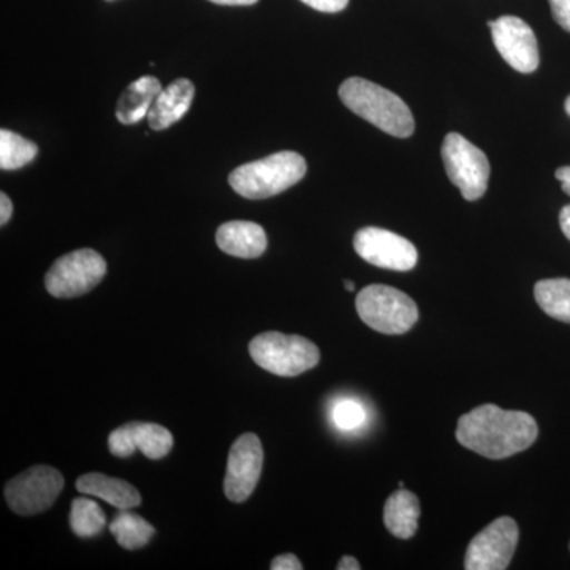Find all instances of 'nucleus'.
<instances>
[{"label": "nucleus", "mask_w": 570, "mask_h": 570, "mask_svg": "<svg viewBox=\"0 0 570 570\" xmlns=\"http://www.w3.org/2000/svg\"><path fill=\"white\" fill-rule=\"evenodd\" d=\"M249 354L258 366L281 377L299 376L321 362V351L313 341L277 332L255 336Z\"/></svg>", "instance_id": "20e7f679"}, {"label": "nucleus", "mask_w": 570, "mask_h": 570, "mask_svg": "<svg viewBox=\"0 0 570 570\" xmlns=\"http://www.w3.org/2000/svg\"><path fill=\"white\" fill-rule=\"evenodd\" d=\"M70 527L78 538H96L107 527V515L92 499L77 498L71 504Z\"/></svg>", "instance_id": "412c9836"}, {"label": "nucleus", "mask_w": 570, "mask_h": 570, "mask_svg": "<svg viewBox=\"0 0 570 570\" xmlns=\"http://www.w3.org/2000/svg\"><path fill=\"white\" fill-rule=\"evenodd\" d=\"M108 449L118 459H129L130 455H134L137 445H135L132 431H130L127 423L111 431L110 436H108Z\"/></svg>", "instance_id": "b1692460"}, {"label": "nucleus", "mask_w": 570, "mask_h": 570, "mask_svg": "<svg viewBox=\"0 0 570 570\" xmlns=\"http://www.w3.org/2000/svg\"><path fill=\"white\" fill-rule=\"evenodd\" d=\"M554 21L570 32V0H549Z\"/></svg>", "instance_id": "393cba45"}, {"label": "nucleus", "mask_w": 570, "mask_h": 570, "mask_svg": "<svg viewBox=\"0 0 570 570\" xmlns=\"http://www.w3.org/2000/svg\"><path fill=\"white\" fill-rule=\"evenodd\" d=\"M441 153L449 179L459 187L464 200L482 198L489 189L491 175L485 153L455 132L444 138Z\"/></svg>", "instance_id": "423d86ee"}, {"label": "nucleus", "mask_w": 570, "mask_h": 570, "mask_svg": "<svg viewBox=\"0 0 570 570\" xmlns=\"http://www.w3.org/2000/svg\"><path fill=\"white\" fill-rule=\"evenodd\" d=\"M195 97L194 82L187 78H179L163 89L157 96L151 111L148 115L149 127L153 130H165L174 124L181 121Z\"/></svg>", "instance_id": "4468645a"}, {"label": "nucleus", "mask_w": 570, "mask_h": 570, "mask_svg": "<svg viewBox=\"0 0 570 570\" xmlns=\"http://www.w3.org/2000/svg\"><path fill=\"white\" fill-rule=\"evenodd\" d=\"M489 26L494 47L513 70L520 73L538 70V39L527 22L517 17H501L497 21H490Z\"/></svg>", "instance_id": "f8f14e48"}, {"label": "nucleus", "mask_w": 570, "mask_h": 570, "mask_svg": "<svg viewBox=\"0 0 570 570\" xmlns=\"http://www.w3.org/2000/svg\"><path fill=\"white\" fill-rule=\"evenodd\" d=\"M110 532L119 547L126 550L142 549L156 534L151 523L130 510H121L115 517L110 523Z\"/></svg>", "instance_id": "6ab92c4d"}, {"label": "nucleus", "mask_w": 570, "mask_h": 570, "mask_svg": "<svg viewBox=\"0 0 570 570\" xmlns=\"http://www.w3.org/2000/svg\"><path fill=\"white\" fill-rule=\"evenodd\" d=\"M355 306L363 324L384 335H403L419 321L414 299L390 285H367L356 295Z\"/></svg>", "instance_id": "39448f33"}, {"label": "nucleus", "mask_w": 570, "mask_h": 570, "mask_svg": "<svg viewBox=\"0 0 570 570\" xmlns=\"http://www.w3.org/2000/svg\"><path fill=\"white\" fill-rule=\"evenodd\" d=\"M333 420L336 426L344 431L356 430L365 423L366 411L363 404L355 400H341L333 409Z\"/></svg>", "instance_id": "5701e85b"}, {"label": "nucleus", "mask_w": 570, "mask_h": 570, "mask_svg": "<svg viewBox=\"0 0 570 570\" xmlns=\"http://www.w3.org/2000/svg\"><path fill=\"white\" fill-rule=\"evenodd\" d=\"M107 275V262L94 249L62 255L45 276V287L55 298H77L89 294Z\"/></svg>", "instance_id": "0eeeda50"}, {"label": "nucleus", "mask_w": 570, "mask_h": 570, "mask_svg": "<svg viewBox=\"0 0 570 570\" xmlns=\"http://www.w3.org/2000/svg\"><path fill=\"white\" fill-rule=\"evenodd\" d=\"M77 490L81 494L104 499L119 510H132L141 504V494L134 485L100 472L81 475L77 480Z\"/></svg>", "instance_id": "2eb2a0df"}, {"label": "nucleus", "mask_w": 570, "mask_h": 570, "mask_svg": "<svg viewBox=\"0 0 570 570\" xmlns=\"http://www.w3.org/2000/svg\"><path fill=\"white\" fill-rule=\"evenodd\" d=\"M564 108H566V112H568V115L570 116V97L568 100H566Z\"/></svg>", "instance_id": "72a5a7b5"}, {"label": "nucleus", "mask_w": 570, "mask_h": 570, "mask_svg": "<svg viewBox=\"0 0 570 570\" xmlns=\"http://www.w3.org/2000/svg\"><path fill=\"white\" fill-rule=\"evenodd\" d=\"M134 434L135 445L149 460H163L174 449V434L157 423H127Z\"/></svg>", "instance_id": "aec40b11"}, {"label": "nucleus", "mask_w": 570, "mask_h": 570, "mask_svg": "<svg viewBox=\"0 0 570 570\" xmlns=\"http://www.w3.org/2000/svg\"><path fill=\"white\" fill-rule=\"evenodd\" d=\"M13 214V204L7 194H0V225H6L11 219Z\"/></svg>", "instance_id": "cd10ccee"}, {"label": "nucleus", "mask_w": 570, "mask_h": 570, "mask_svg": "<svg viewBox=\"0 0 570 570\" xmlns=\"http://www.w3.org/2000/svg\"><path fill=\"white\" fill-rule=\"evenodd\" d=\"M216 243L223 253L238 258L261 257L268 246L264 227L249 220H230L220 225Z\"/></svg>", "instance_id": "ddd939ff"}, {"label": "nucleus", "mask_w": 570, "mask_h": 570, "mask_svg": "<svg viewBox=\"0 0 570 570\" xmlns=\"http://www.w3.org/2000/svg\"><path fill=\"white\" fill-rule=\"evenodd\" d=\"M160 92H163V85L156 77L138 78L132 85L127 86L126 91L119 97L116 118L126 126H132L148 118Z\"/></svg>", "instance_id": "dca6fc26"}, {"label": "nucleus", "mask_w": 570, "mask_h": 570, "mask_svg": "<svg viewBox=\"0 0 570 570\" xmlns=\"http://www.w3.org/2000/svg\"><path fill=\"white\" fill-rule=\"evenodd\" d=\"M63 489V478L58 469L33 466L6 485L7 504L18 515H37L55 504Z\"/></svg>", "instance_id": "6e6552de"}, {"label": "nucleus", "mask_w": 570, "mask_h": 570, "mask_svg": "<svg viewBox=\"0 0 570 570\" xmlns=\"http://www.w3.org/2000/svg\"><path fill=\"white\" fill-rule=\"evenodd\" d=\"M340 99L348 110L373 124L382 132L396 138H407L414 134V116L407 105L396 94L376 82L365 78H348L341 85Z\"/></svg>", "instance_id": "f03ea898"}, {"label": "nucleus", "mask_w": 570, "mask_h": 570, "mask_svg": "<svg viewBox=\"0 0 570 570\" xmlns=\"http://www.w3.org/2000/svg\"><path fill=\"white\" fill-rule=\"evenodd\" d=\"M539 426L532 415L483 404L461 415L456 439L463 448L490 460H504L534 444Z\"/></svg>", "instance_id": "f257e3e1"}, {"label": "nucleus", "mask_w": 570, "mask_h": 570, "mask_svg": "<svg viewBox=\"0 0 570 570\" xmlns=\"http://www.w3.org/2000/svg\"><path fill=\"white\" fill-rule=\"evenodd\" d=\"M344 287H346V291L348 292L355 291V284L352 283V281H344Z\"/></svg>", "instance_id": "473e14b6"}, {"label": "nucleus", "mask_w": 570, "mask_h": 570, "mask_svg": "<svg viewBox=\"0 0 570 570\" xmlns=\"http://www.w3.org/2000/svg\"><path fill=\"white\" fill-rule=\"evenodd\" d=\"M307 7L324 13H337L346 9L348 0H302Z\"/></svg>", "instance_id": "a878e982"}, {"label": "nucleus", "mask_w": 570, "mask_h": 570, "mask_svg": "<svg viewBox=\"0 0 570 570\" xmlns=\"http://www.w3.org/2000/svg\"><path fill=\"white\" fill-rule=\"evenodd\" d=\"M557 178L561 181L562 190L570 197V167L558 168Z\"/></svg>", "instance_id": "c85d7f7f"}, {"label": "nucleus", "mask_w": 570, "mask_h": 570, "mask_svg": "<svg viewBox=\"0 0 570 570\" xmlns=\"http://www.w3.org/2000/svg\"><path fill=\"white\" fill-rule=\"evenodd\" d=\"M419 517V498L411 491L397 490L385 502V528L397 539H411L417 532Z\"/></svg>", "instance_id": "f3484780"}, {"label": "nucleus", "mask_w": 570, "mask_h": 570, "mask_svg": "<svg viewBox=\"0 0 570 570\" xmlns=\"http://www.w3.org/2000/svg\"><path fill=\"white\" fill-rule=\"evenodd\" d=\"M535 302L547 316L570 324V279L539 281L534 287Z\"/></svg>", "instance_id": "a211bd4d"}, {"label": "nucleus", "mask_w": 570, "mask_h": 570, "mask_svg": "<svg viewBox=\"0 0 570 570\" xmlns=\"http://www.w3.org/2000/svg\"><path fill=\"white\" fill-rule=\"evenodd\" d=\"M354 249L367 264L392 272H411L419 261L417 249L409 239L379 227L356 232Z\"/></svg>", "instance_id": "9d476101"}, {"label": "nucleus", "mask_w": 570, "mask_h": 570, "mask_svg": "<svg viewBox=\"0 0 570 570\" xmlns=\"http://www.w3.org/2000/svg\"><path fill=\"white\" fill-rule=\"evenodd\" d=\"M39 154L36 142L11 132L0 130V168L2 170H20L31 164Z\"/></svg>", "instance_id": "4be33fe9"}, {"label": "nucleus", "mask_w": 570, "mask_h": 570, "mask_svg": "<svg viewBox=\"0 0 570 570\" xmlns=\"http://www.w3.org/2000/svg\"><path fill=\"white\" fill-rule=\"evenodd\" d=\"M560 225L562 234H564L566 238L570 242V205L564 206V208L561 209Z\"/></svg>", "instance_id": "c756f323"}, {"label": "nucleus", "mask_w": 570, "mask_h": 570, "mask_svg": "<svg viewBox=\"0 0 570 570\" xmlns=\"http://www.w3.org/2000/svg\"><path fill=\"white\" fill-rule=\"evenodd\" d=\"M305 157L294 151H281L245 165L228 176L232 189L249 200H264L291 189L305 178Z\"/></svg>", "instance_id": "7ed1b4c3"}, {"label": "nucleus", "mask_w": 570, "mask_h": 570, "mask_svg": "<svg viewBox=\"0 0 570 570\" xmlns=\"http://www.w3.org/2000/svg\"><path fill=\"white\" fill-rule=\"evenodd\" d=\"M217 6H254L258 0H209Z\"/></svg>", "instance_id": "2f4dec72"}, {"label": "nucleus", "mask_w": 570, "mask_h": 570, "mask_svg": "<svg viewBox=\"0 0 570 570\" xmlns=\"http://www.w3.org/2000/svg\"><path fill=\"white\" fill-rule=\"evenodd\" d=\"M336 569L337 570H360V569H362V566H360V562L356 561L354 557H344V558H341L340 562H337Z\"/></svg>", "instance_id": "7c9ffc66"}, {"label": "nucleus", "mask_w": 570, "mask_h": 570, "mask_svg": "<svg viewBox=\"0 0 570 570\" xmlns=\"http://www.w3.org/2000/svg\"><path fill=\"white\" fill-rule=\"evenodd\" d=\"M272 570H302L303 564L295 554L285 553L279 554V557L275 558L272 561V566H269Z\"/></svg>", "instance_id": "bb28decb"}, {"label": "nucleus", "mask_w": 570, "mask_h": 570, "mask_svg": "<svg viewBox=\"0 0 570 570\" xmlns=\"http://www.w3.org/2000/svg\"><path fill=\"white\" fill-rule=\"evenodd\" d=\"M519 527L510 517H501L479 532L469 543L464 569L505 570L515 554Z\"/></svg>", "instance_id": "1a4fd4ad"}, {"label": "nucleus", "mask_w": 570, "mask_h": 570, "mask_svg": "<svg viewBox=\"0 0 570 570\" xmlns=\"http://www.w3.org/2000/svg\"><path fill=\"white\" fill-rule=\"evenodd\" d=\"M264 468V448L257 434L239 436L228 453L225 472V497L232 502H245L254 493Z\"/></svg>", "instance_id": "9b49d317"}]
</instances>
